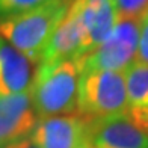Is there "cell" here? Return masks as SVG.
<instances>
[{
    "label": "cell",
    "instance_id": "3",
    "mask_svg": "<svg viewBox=\"0 0 148 148\" xmlns=\"http://www.w3.org/2000/svg\"><path fill=\"white\" fill-rule=\"evenodd\" d=\"M127 89L121 71H80L77 113L88 123L125 113Z\"/></svg>",
    "mask_w": 148,
    "mask_h": 148
},
{
    "label": "cell",
    "instance_id": "11",
    "mask_svg": "<svg viewBox=\"0 0 148 148\" xmlns=\"http://www.w3.org/2000/svg\"><path fill=\"white\" fill-rule=\"evenodd\" d=\"M127 89V109L129 119L148 134V65L139 60L124 71Z\"/></svg>",
    "mask_w": 148,
    "mask_h": 148
},
{
    "label": "cell",
    "instance_id": "14",
    "mask_svg": "<svg viewBox=\"0 0 148 148\" xmlns=\"http://www.w3.org/2000/svg\"><path fill=\"white\" fill-rule=\"evenodd\" d=\"M139 62L148 65V9L140 17V30H139V44H138V55Z\"/></svg>",
    "mask_w": 148,
    "mask_h": 148
},
{
    "label": "cell",
    "instance_id": "6",
    "mask_svg": "<svg viewBox=\"0 0 148 148\" xmlns=\"http://www.w3.org/2000/svg\"><path fill=\"white\" fill-rule=\"evenodd\" d=\"M70 9L79 17L85 32L83 58L97 49L116 24L115 0H73Z\"/></svg>",
    "mask_w": 148,
    "mask_h": 148
},
{
    "label": "cell",
    "instance_id": "12",
    "mask_svg": "<svg viewBox=\"0 0 148 148\" xmlns=\"http://www.w3.org/2000/svg\"><path fill=\"white\" fill-rule=\"evenodd\" d=\"M45 2L49 0H0V20L35 9Z\"/></svg>",
    "mask_w": 148,
    "mask_h": 148
},
{
    "label": "cell",
    "instance_id": "10",
    "mask_svg": "<svg viewBox=\"0 0 148 148\" xmlns=\"http://www.w3.org/2000/svg\"><path fill=\"white\" fill-rule=\"evenodd\" d=\"M33 77V64L15 47L0 36V94L29 91Z\"/></svg>",
    "mask_w": 148,
    "mask_h": 148
},
{
    "label": "cell",
    "instance_id": "7",
    "mask_svg": "<svg viewBox=\"0 0 148 148\" xmlns=\"http://www.w3.org/2000/svg\"><path fill=\"white\" fill-rule=\"evenodd\" d=\"M36 121L29 91L8 95L0 94V147L30 136Z\"/></svg>",
    "mask_w": 148,
    "mask_h": 148
},
{
    "label": "cell",
    "instance_id": "9",
    "mask_svg": "<svg viewBox=\"0 0 148 148\" xmlns=\"http://www.w3.org/2000/svg\"><path fill=\"white\" fill-rule=\"evenodd\" d=\"M85 32L79 17L68 9L65 18L53 32L42 53L41 62H55L64 59H80L83 51ZM39 62V64H41Z\"/></svg>",
    "mask_w": 148,
    "mask_h": 148
},
{
    "label": "cell",
    "instance_id": "2",
    "mask_svg": "<svg viewBox=\"0 0 148 148\" xmlns=\"http://www.w3.org/2000/svg\"><path fill=\"white\" fill-rule=\"evenodd\" d=\"M71 2L49 0L35 9L0 20V36L23 53L33 65H38L53 32L65 18Z\"/></svg>",
    "mask_w": 148,
    "mask_h": 148
},
{
    "label": "cell",
    "instance_id": "5",
    "mask_svg": "<svg viewBox=\"0 0 148 148\" xmlns=\"http://www.w3.org/2000/svg\"><path fill=\"white\" fill-rule=\"evenodd\" d=\"M30 138L38 148H80L89 138V123L77 112L41 118Z\"/></svg>",
    "mask_w": 148,
    "mask_h": 148
},
{
    "label": "cell",
    "instance_id": "4",
    "mask_svg": "<svg viewBox=\"0 0 148 148\" xmlns=\"http://www.w3.org/2000/svg\"><path fill=\"white\" fill-rule=\"evenodd\" d=\"M140 18L118 17L107 38L86 56L80 58L82 71H121L124 73L136 60Z\"/></svg>",
    "mask_w": 148,
    "mask_h": 148
},
{
    "label": "cell",
    "instance_id": "8",
    "mask_svg": "<svg viewBox=\"0 0 148 148\" xmlns=\"http://www.w3.org/2000/svg\"><path fill=\"white\" fill-rule=\"evenodd\" d=\"M89 140L95 148H148V134L125 113L89 123Z\"/></svg>",
    "mask_w": 148,
    "mask_h": 148
},
{
    "label": "cell",
    "instance_id": "13",
    "mask_svg": "<svg viewBox=\"0 0 148 148\" xmlns=\"http://www.w3.org/2000/svg\"><path fill=\"white\" fill-rule=\"evenodd\" d=\"M118 17L140 18L148 9V0H115Z\"/></svg>",
    "mask_w": 148,
    "mask_h": 148
},
{
    "label": "cell",
    "instance_id": "16",
    "mask_svg": "<svg viewBox=\"0 0 148 148\" xmlns=\"http://www.w3.org/2000/svg\"><path fill=\"white\" fill-rule=\"evenodd\" d=\"M80 148H95V147L92 145V142H91V140H89V138H88V139H86L85 142H83V145L80 147Z\"/></svg>",
    "mask_w": 148,
    "mask_h": 148
},
{
    "label": "cell",
    "instance_id": "15",
    "mask_svg": "<svg viewBox=\"0 0 148 148\" xmlns=\"http://www.w3.org/2000/svg\"><path fill=\"white\" fill-rule=\"evenodd\" d=\"M0 148H38V145L33 142L30 136H26V138L14 140V142H9V144H6V145H2Z\"/></svg>",
    "mask_w": 148,
    "mask_h": 148
},
{
    "label": "cell",
    "instance_id": "1",
    "mask_svg": "<svg viewBox=\"0 0 148 148\" xmlns=\"http://www.w3.org/2000/svg\"><path fill=\"white\" fill-rule=\"evenodd\" d=\"M80 71L79 59L41 62L36 65L29 92L38 119L77 112Z\"/></svg>",
    "mask_w": 148,
    "mask_h": 148
}]
</instances>
